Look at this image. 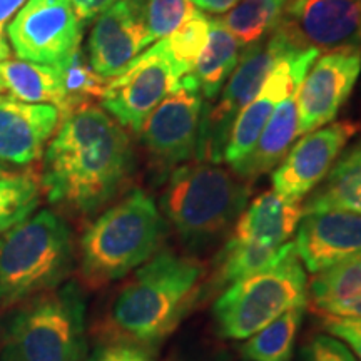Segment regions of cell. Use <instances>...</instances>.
<instances>
[{
	"label": "cell",
	"mask_w": 361,
	"mask_h": 361,
	"mask_svg": "<svg viewBox=\"0 0 361 361\" xmlns=\"http://www.w3.org/2000/svg\"><path fill=\"white\" fill-rule=\"evenodd\" d=\"M151 45L142 19V6L117 0L97 17L87 40L92 71L111 80L121 75L134 59Z\"/></svg>",
	"instance_id": "2e32d148"
},
{
	"label": "cell",
	"mask_w": 361,
	"mask_h": 361,
	"mask_svg": "<svg viewBox=\"0 0 361 361\" xmlns=\"http://www.w3.org/2000/svg\"><path fill=\"white\" fill-rule=\"evenodd\" d=\"M40 186L30 176L0 178V234L25 221L37 209Z\"/></svg>",
	"instance_id": "f1b7e54d"
},
{
	"label": "cell",
	"mask_w": 361,
	"mask_h": 361,
	"mask_svg": "<svg viewBox=\"0 0 361 361\" xmlns=\"http://www.w3.org/2000/svg\"><path fill=\"white\" fill-rule=\"evenodd\" d=\"M318 186L306 200L303 214L314 211H348L361 214V141L333 164Z\"/></svg>",
	"instance_id": "44dd1931"
},
{
	"label": "cell",
	"mask_w": 361,
	"mask_h": 361,
	"mask_svg": "<svg viewBox=\"0 0 361 361\" xmlns=\"http://www.w3.org/2000/svg\"><path fill=\"white\" fill-rule=\"evenodd\" d=\"M303 361H360L345 343L331 335H318L303 350Z\"/></svg>",
	"instance_id": "1f68e13d"
},
{
	"label": "cell",
	"mask_w": 361,
	"mask_h": 361,
	"mask_svg": "<svg viewBox=\"0 0 361 361\" xmlns=\"http://www.w3.org/2000/svg\"><path fill=\"white\" fill-rule=\"evenodd\" d=\"M318 56L319 52L313 49L291 51L273 67L259 92L234 121L223 156V161L229 168L236 166L252 151L273 112L293 90L300 87L301 80Z\"/></svg>",
	"instance_id": "9a60e30c"
},
{
	"label": "cell",
	"mask_w": 361,
	"mask_h": 361,
	"mask_svg": "<svg viewBox=\"0 0 361 361\" xmlns=\"http://www.w3.org/2000/svg\"><path fill=\"white\" fill-rule=\"evenodd\" d=\"M305 308H293L243 343L246 361H291Z\"/></svg>",
	"instance_id": "d4e9b609"
},
{
	"label": "cell",
	"mask_w": 361,
	"mask_h": 361,
	"mask_svg": "<svg viewBox=\"0 0 361 361\" xmlns=\"http://www.w3.org/2000/svg\"><path fill=\"white\" fill-rule=\"evenodd\" d=\"M360 101H361V75H360Z\"/></svg>",
	"instance_id": "b9f144b4"
},
{
	"label": "cell",
	"mask_w": 361,
	"mask_h": 361,
	"mask_svg": "<svg viewBox=\"0 0 361 361\" xmlns=\"http://www.w3.org/2000/svg\"><path fill=\"white\" fill-rule=\"evenodd\" d=\"M129 2L137 4V6H144V2H146V0H129Z\"/></svg>",
	"instance_id": "ab89813d"
},
{
	"label": "cell",
	"mask_w": 361,
	"mask_h": 361,
	"mask_svg": "<svg viewBox=\"0 0 361 361\" xmlns=\"http://www.w3.org/2000/svg\"><path fill=\"white\" fill-rule=\"evenodd\" d=\"M197 12L200 8L189 0H146L142 6V19L151 44L169 37Z\"/></svg>",
	"instance_id": "4dcf8cb0"
},
{
	"label": "cell",
	"mask_w": 361,
	"mask_h": 361,
	"mask_svg": "<svg viewBox=\"0 0 361 361\" xmlns=\"http://www.w3.org/2000/svg\"><path fill=\"white\" fill-rule=\"evenodd\" d=\"M361 75V47L324 52L313 62L298 87L300 134H308L335 121Z\"/></svg>",
	"instance_id": "5bb4252c"
},
{
	"label": "cell",
	"mask_w": 361,
	"mask_h": 361,
	"mask_svg": "<svg viewBox=\"0 0 361 361\" xmlns=\"http://www.w3.org/2000/svg\"><path fill=\"white\" fill-rule=\"evenodd\" d=\"M25 2L27 0H0V29H4L8 19L13 13H17Z\"/></svg>",
	"instance_id": "74e56055"
},
{
	"label": "cell",
	"mask_w": 361,
	"mask_h": 361,
	"mask_svg": "<svg viewBox=\"0 0 361 361\" xmlns=\"http://www.w3.org/2000/svg\"><path fill=\"white\" fill-rule=\"evenodd\" d=\"M56 69L64 89V107L61 111V119L80 107L90 106L94 99H101L104 87L109 82L92 71L82 44H79L64 61L59 62Z\"/></svg>",
	"instance_id": "484cf974"
},
{
	"label": "cell",
	"mask_w": 361,
	"mask_h": 361,
	"mask_svg": "<svg viewBox=\"0 0 361 361\" xmlns=\"http://www.w3.org/2000/svg\"><path fill=\"white\" fill-rule=\"evenodd\" d=\"M251 183L213 162L183 164L169 174L161 207L191 256L214 250L246 209Z\"/></svg>",
	"instance_id": "3957f363"
},
{
	"label": "cell",
	"mask_w": 361,
	"mask_h": 361,
	"mask_svg": "<svg viewBox=\"0 0 361 361\" xmlns=\"http://www.w3.org/2000/svg\"><path fill=\"white\" fill-rule=\"evenodd\" d=\"M74 263L66 219L49 209L29 216L0 236V310L64 284Z\"/></svg>",
	"instance_id": "5b68a950"
},
{
	"label": "cell",
	"mask_w": 361,
	"mask_h": 361,
	"mask_svg": "<svg viewBox=\"0 0 361 361\" xmlns=\"http://www.w3.org/2000/svg\"><path fill=\"white\" fill-rule=\"evenodd\" d=\"M361 124L336 121L305 134L293 144L273 173V191L290 202H301L326 178L346 144Z\"/></svg>",
	"instance_id": "4fadbf2b"
},
{
	"label": "cell",
	"mask_w": 361,
	"mask_h": 361,
	"mask_svg": "<svg viewBox=\"0 0 361 361\" xmlns=\"http://www.w3.org/2000/svg\"><path fill=\"white\" fill-rule=\"evenodd\" d=\"M296 231V252L311 274L361 251V214L358 213H306Z\"/></svg>",
	"instance_id": "e0dca14e"
},
{
	"label": "cell",
	"mask_w": 361,
	"mask_h": 361,
	"mask_svg": "<svg viewBox=\"0 0 361 361\" xmlns=\"http://www.w3.org/2000/svg\"><path fill=\"white\" fill-rule=\"evenodd\" d=\"M298 135H300V119H298L296 89L276 107L268 124L264 126L258 142L245 159L233 166V173L247 183H252L269 171L276 169Z\"/></svg>",
	"instance_id": "ffe728a7"
},
{
	"label": "cell",
	"mask_w": 361,
	"mask_h": 361,
	"mask_svg": "<svg viewBox=\"0 0 361 361\" xmlns=\"http://www.w3.org/2000/svg\"><path fill=\"white\" fill-rule=\"evenodd\" d=\"M87 361H152L147 350L130 343L109 340L94 348Z\"/></svg>",
	"instance_id": "d6a6232c"
},
{
	"label": "cell",
	"mask_w": 361,
	"mask_h": 361,
	"mask_svg": "<svg viewBox=\"0 0 361 361\" xmlns=\"http://www.w3.org/2000/svg\"><path fill=\"white\" fill-rule=\"evenodd\" d=\"M4 173H6V169H4V168H2V166H0V178H2V176H4Z\"/></svg>",
	"instance_id": "60d3db41"
},
{
	"label": "cell",
	"mask_w": 361,
	"mask_h": 361,
	"mask_svg": "<svg viewBox=\"0 0 361 361\" xmlns=\"http://www.w3.org/2000/svg\"><path fill=\"white\" fill-rule=\"evenodd\" d=\"M241 49V44L226 29L221 19L211 17L207 44L196 67L189 72L202 97L209 99V101L218 97L226 80L229 79L234 67L238 66Z\"/></svg>",
	"instance_id": "7402d4cb"
},
{
	"label": "cell",
	"mask_w": 361,
	"mask_h": 361,
	"mask_svg": "<svg viewBox=\"0 0 361 361\" xmlns=\"http://www.w3.org/2000/svg\"><path fill=\"white\" fill-rule=\"evenodd\" d=\"M6 32L17 59L52 67L82 44V25L69 0H27Z\"/></svg>",
	"instance_id": "8fae6325"
},
{
	"label": "cell",
	"mask_w": 361,
	"mask_h": 361,
	"mask_svg": "<svg viewBox=\"0 0 361 361\" xmlns=\"http://www.w3.org/2000/svg\"><path fill=\"white\" fill-rule=\"evenodd\" d=\"M303 218V206L290 202L274 191L255 197L234 224L229 236L268 250H279L290 243Z\"/></svg>",
	"instance_id": "d6986e66"
},
{
	"label": "cell",
	"mask_w": 361,
	"mask_h": 361,
	"mask_svg": "<svg viewBox=\"0 0 361 361\" xmlns=\"http://www.w3.org/2000/svg\"><path fill=\"white\" fill-rule=\"evenodd\" d=\"M59 121V109L51 104H29L0 96V161L16 166L37 161Z\"/></svg>",
	"instance_id": "ac0fdd59"
},
{
	"label": "cell",
	"mask_w": 361,
	"mask_h": 361,
	"mask_svg": "<svg viewBox=\"0 0 361 361\" xmlns=\"http://www.w3.org/2000/svg\"><path fill=\"white\" fill-rule=\"evenodd\" d=\"M314 310L322 314V318L353 319V322H361V293L356 296L346 298V300L323 305Z\"/></svg>",
	"instance_id": "e575fe53"
},
{
	"label": "cell",
	"mask_w": 361,
	"mask_h": 361,
	"mask_svg": "<svg viewBox=\"0 0 361 361\" xmlns=\"http://www.w3.org/2000/svg\"><path fill=\"white\" fill-rule=\"evenodd\" d=\"M189 2L194 4L201 11L211 12V13H226L236 6L239 0H189Z\"/></svg>",
	"instance_id": "8d00e7d4"
},
{
	"label": "cell",
	"mask_w": 361,
	"mask_h": 361,
	"mask_svg": "<svg viewBox=\"0 0 361 361\" xmlns=\"http://www.w3.org/2000/svg\"><path fill=\"white\" fill-rule=\"evenodd\" d=\"M166 221L156 201L134 189L85 229L79 245L80 274L90 288L123 279L161 250Z\"/></svg>",
	"instance_id": "277c9868"
},
{
	"label": "cell",
	"mask_w": 361,
	"mask_h": 361,
	"mask_svg": "<svg viewBox=\"0 0 361 361\" xmlns=\"http://www.w3.org/2000/svg\"><path fill=\"white\" fill-rule=\"evenodd\" d=\"M183 78L166 39H161L134 59L123 74L111 79L99 101L123 128L139 134L151 112L179 87Z\"/></svg>",
	"instance_id": "9c48e42d"
},
{
	"label": "cell",
	"mask_w": 361,
	"mask_h": 361,
	"mask_svg": "<svg viewBox=\"0 0 361 361\" xmlns=\"http://www.w3.org/2000/svg\"><path fill=\"white\" fill-rule=\"evenodd\" d=\"M273 30L296 51L361 47V0H290Z\"/></svg>",
	"instance_id": "7c38bea8"
},
{
	"label": "cell",
	"mask_w": 361,
	"mask_h": 361,
	"mask_svg": "<svg viewBox=\"0 0 361 361\" xmlns=\"http://www.w3.org/2000/svg\"><path fill=\"white\" fill-rule=\"evenodd\" d=\"M291 51L296 49L276 30H271L258 42L246 45L238 66L226 80L228 84L219 92L218 102L213 107H202L196 161L223 162L226 144L238 114L259 92L273 67Z\"/></svg>",
	"instance_id": "ba28073f"
},
{
	"label": "cell",
	"mask_w": 361,
	"mask_h": 361,
	"mask_svg": "<svg viewBox=\"0 0 361 361\" xmlns=\"http://www.w3.org/2000/svg\"><path fill=\"white\" fill-rule=\"evenodd\" d=\"M85 293L69 281L35 296L8 319L0 361H80L87 351Z\"/></svg>",
	"instance_id": "8992f818"
},
{
	"label": "cell",
	"mask_w": 361,
	"mask_h": 361,
	"mask_svg": "<svg viewBox=\"0 0 361 361\" xmlns=\"http://www.w3.org/2000/svg\"><path fill=\"white\" fill-rule=\"evenodd\" d=\"M211 17H207L201 11L191 19L184 22L178 30H174L169 37H166L168 51L174 59L176 66L184 75H188L204 51L207 37H209Z\"/></svg>",
	"instance_id": "f546056e"
},
{
	"label": "cell",
	"mask_w": 361,
	"mask_h": 361,
	"mask_svg": "<svg viewBox=\"0 0 361 361\" xmlns=\"http://www.w3.org/2000/svg\"><path fill=\"white\" fill-rule=\"evenodd\" d=\"M202 107V94L188 74L144 123L141 142L161 179L196 156Z\"/></svg>",
	"instance_id": "30bf717a"
},
{
	"label": "cell",
	"mask_w": 361,
	"mask_h": 361,
	"mask_svg": "<svg viewBox=\"0 0 361 361\" xmlns=\"http://www.w3.org/2000/svg\"><path fill=\"white\" fill-rule=\"evenodd\" d=\"M323 324L331 336L345 343L353 355L361 361V322L353 319L323 318Z\"/></svg>",
	"instance_id": "836d02e7"
},
{
	"label": "cell",
	"mask_w": 361,
	"mask_h": 361,
	"mask_svg": "<svg viewBox=\"0 0 361 361\" xmlns=\"http://www.w3.org/2000/svg\"><path fill=\"white\" fill-rule=\"evenodd\" d=\"M11 57V47H8L7 39L4 37V29H0V64ZM0 92H2V85H0Z\"/></svg>",
	"instance_id": "f35d334b"
},
{
	"label": "cell",
	"mask_w": 361,
	"mask_h": 361,
	"mask_svg": "<svg viewBox=\"0 0 361 361\" xmlns=\"http://www.w3.org/2000/svg\"><path fill=\"white\" fill-rule=\"evenodd\" d=\"M361 293V251L314 274L308 295L314 308L346 300Z\"/></svg>",
	"instance_id": "83f0119b"
},
{
	"label": "cell",
	"mask_w": 361,
	"mask_h": 361,
	"mask_svg": "<svg viewBox=\"0 0 361 361\" xmlns=\"http://www.w3.org/2000/svg\"><path fill=\"white\" fill-rule=\"evenodd\" d=\"M80 25H85L92 19H97L104 11H107L117 0H69Z\"/></svg>",
	"instance_id": "d590c367"
},
{
	"label": "cell",
	"mask_w": 361,
	"mask_h": 361,
	"mask_svg": "<svg viewBox=\"0 0 361 361\" xmlns=\"http://www.w3.org/2000/svg\"><path fill=\"white\" fill-rule=\"evenodd\" d=\"M206 264L191 255L161 250L139 266L109 311L111 340L156 348L202 300Z\"/></svg>",
	"instance_id": "7a4b0ae2"
},
{
	"label": "cell",
	"mask_w": 361,
	"mask_h": 361,
	"mask_svg": "<svg viewBox=\"0 0 361 361\" xmlns=\"http://www.w3.org/2000/svg\"><path fill=\"white\" fill-rule=\"evenodd\" d=\"M286 245L279 250H268V247L250 245V243L238 241V239L228 236L216 255L209 276L204 279L202 298L204 295L224 291L226 288L238 283L239 279L251 276V274L264 269L266 266L273 264L286 250Z\"/></svg>",
	"instance_id": "cb8c5ba5"
},
{
	"label": "cell",
	"mask_w": 361,
	"mask_h": 361,
	"mask_svg": "<svg viewBox=\"0 0 361 361\" xmlns=\"http://www.w3.org/2000/svg\"><path fill=\"white\" fill-rule=\"evenodd\" d=\"M288 2L290 0H239L221 17V22L245 49L274 29Z\"/></svg>",
	"instance_id": "4316f807"
},
{
	"label": "cell",
	"mask_w": 361,
	"mask_h": 361,
	"mask_svg": "<svg viewBox=\"0 0 361 361\" xmlns=\"http://www.w3.org/2000/svg\"><path fill=\"white\" fill-rule=\"evenodd\" d=\"M0 85L12 97L29 104H51L61 114L64 107V89L61 75L52 66L7 59L0 64Z\"/></svg>",
	"instance_id": "603a6c76"
},
{
	"label": "cell",
	"mask_w": 361,
	"mask_h": 361,
	"mask_svg": "<svg viewBox=\"0 0 361 361\" xmlns=\"http://www.w3.org/2000/svg\"><path fill=\"white\" fill-rule=\"evenodd\" d=\"M134 169V149L123 126L94 104L71 112L44 154L42 191L74 216H90L117 197Z\"/></svg>",
	"instance_id": "6da1fadb"
},
{
	"label": "cell",
	"mask_w": 361,
	"mask_h": 361,
	"mask_svg": "<svg viewBox=\"0 0 361 361\" xmlns=\"http://www.w3.org/2000/svg\"><path fill=\"white\" fill-rule=\"evenodd\" d=\"M308 274L295 243L273 264L221 293L213 305L219 336L245 341L293 308H306L310 301Z\"/></svg>",
	"instance_id": "52a82bcc"
}]
</instances>
